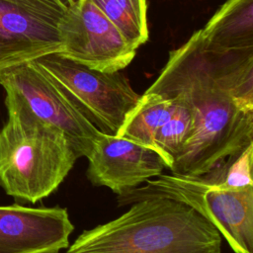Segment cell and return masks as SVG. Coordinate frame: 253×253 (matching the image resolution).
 Segmentation results:
<instances>
[{
  "label": "cell",
  "instance_id": "6da1fadb",
  "mask_svg": "<svg viewBox=\"0 0 253 253\" xmlns=\"http://www.w3.org/2000/svg\"><path fill=\"white\" fill-rule=\"evenodd\" d=\"M145 93L182 98L194 128L168 170L198 176L253 144V48L215 51L199 31L168 60Z\"/></svg>",
  "mask_w": 253,
  "mask_h": 253
},
{
  "label": "cell",
  "instance_id": "7a4b0ae2",
  "mask_svg": "<svg viewBox=\"0 0 253 253\" xmlns=\"http://www.w3.org/2000/svg\"><path fill=\"white\" fill-rule=\"evenodd\" d=\"M253 144L198 175L159 174L117 198L123 207L152 198L183 203L210 221L234 253H253Z\"/></svg>",
  "mask_w": 253,
  "mask_h": 253
},
{
  "label": "cell",
  "instance_id": "3957f363",
  "mask_svg": "<svg viewBox=\"0 0 253 253\" xmlns=\"http://www.w3.org/2000/svg\"><path fill=\"white\" fill-rule=\"evenodd\" d=\"M221 247L220 233L195 210L171 199L152 198L83 230L66 253H221Z\"/></svg>",
  "mask_w": 253,
  "mask_h": 253
},
{
  "label": "cell",
  "instance_id": "277c9868",
  "mask_svg": "<svg viewBox=\"0 0 253 253\" xmlns=\"http://www.w3.org/2000/svg\"><path fill=\"white\" fill-rule=\"evenodd\" d=\"M0 127V187L17 201L35 204L52 194L79 158L67 136L16 100Z\"/></svg>",
  "mask_w": 253,
  "mask_h": 253
},
{
  "label": "cell",
  "instance_id": "5b68a950",
  "mask_svg": "<svg viewBox=\"0 0 253 253\" xmlns=\"http://www.w3.org/2000/svg\"><path fill=\"white\" fill-rule=\"evenodd\" d=\"M101 132L116 135L141 95L121 72L88 68L59 53L33 60Z\"/></svg>",
  "mask_w": 253,
  "mask_h": 253
},
{
  "label": "cell",
  "instance_id": "8992f818",
  "mask_svg": "<svg viewBox=\"0 0 253 253\" xmlns=\"http://www.w3.org/2000/svg\"><path fill=\"white\" fill-rule=\"evenodd\" d=\"M0 85L6 97L21 103L35 116L61 130L79 158L90 154L102 132L35 62L0 70Z\"/></svg>",
  "mask_w": 253,
  "mask_h": 253
},
{
  "label": "cell",
  "instance_id": "52a82bcc",
  "mask_svg": "<svg viewBox=\"0 0 253 253\" xmlns=\"http://www.w3.org/2000/svg\"><path fill=\"white\" fill-rule=\"evenodd\" d=\"M72 0H0V70L58 53Z\"/></svg>",
  "mask_w": 253,
  "mask_h": 253
},
{
  "label": "cell",
  "instance_id": "ba28073f",
  "mask_svg": "<svg viewBox=\"0 0 253 253\" xmlns=\"http://www.w3.org/2000/svg\"><path fill=\"white\" fill-rule=\"evenodd\" d=\"M59 30L63 45L58 53L91 69L121 71L136 53L92 0H72Z\"/></svg>",
  "mask_w": 253,
  "mask_h": 253
},
{
  "label": "cell",
  "instance_id": "9c48e42d",
  "mask_svg": "<svg viewBox=\"0 0 253 253\" xmlns=\"http://www.w3.org/2000/svg\"><path fill=\"white\" fill-rule=\"evenodd\" d=\"M86 176L97 187H106L120 196L168 169L153 148L127 138L101 133L86 157Z\"/></svg>",
  "mask_w": 253,
  "mask_h": 253
},
{
  "label": "cell",
  "instance_id": "30bf717a",
  "mask_svg": "<svg viewBox=\"0 0 253 253\" xmlns=\"http://www.w3.org/2000/svg\"><path fill=\"white\" fill-rule=\"evenodd\" d=\"M73 230L65 208L0 206V253H58Z\"/></svg>",
  "mask_w": 253,
  "mask_h": 253
},
{
  "label": "cell",
  "instance_id": "8fae6325",
  "mask_svg": "<svg viewBox=\"0 0 253 253\" xmlns=\"http://www.w3.org/2000/svg\"><path fill=\"white\" fill-rule=\"evenodd\" d=\"M199 36L211 50L253 48V0H226L199 30Z\"/></svg>",
  "mask_w": 253,
  "mask_h": 253
},
{
  "label": "cell",
  "instance_id": "7c38bea8",
  "mask_svg": "<svg viewBox=\"0 0 253 253\" xmlns=\"http://www.w3.org/2000/svg\"><path fill=\"white\" fill-rule=\"evenodd\" d=\"M176 106V98L144 92L116 135L153 148L156 132L172 116Z\"/></svg>",
  "mask_w": 253,
  "mask_h": 253
},
{
  "label": "cell",
  "instance_id": "4fadbf2b",
  "mask_svg": "<svg viewBox=\"0 0 253 253\" xmlns=\"http://www.w3.org/2000/svg\"><path fill=\"white\" fill-rule=\"evenodd\" d=\"M137 49L147 42V6L145 0H92Z\"/></svg>",
  "mask_w": 253,
  "mask_h": 253
},
{
  "label": "cell",
  "instance_id": "5bb4252c",
  "mask_svg": "<svg viewBox=\"0 0 253 253\" xmlns=\"http://www.w3.org/2000/svg\"><path fill=\"white\" fill-rule=\"evenodd\" d=\"M174 98L177 99V106L172 116L156 132L153 143V148L163 157L168 169L189 138L195 123L191 107L182 98Z\"/></svg>",
  "mask_w": 253,
  "mask_h": 253
}]
</instances>
